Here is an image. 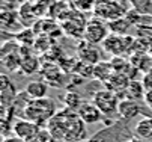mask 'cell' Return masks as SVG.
Masks as SVG:
<instances>
[{
  "label": "cell",
  "mask_w": 152,
  "mask_h": 142,
  "mask_svg": "<svg viewBox=\"0 0 152 142\" xmlns=\"http://www.w3.org/2000/svg\"><path fill=\"white\" fill-rule=\"evenodd\" d=\"M134 44V39L129 36V35H108L104 43H102V47L107 53H110L113 56H122L124 53H126Z\"/></svg>",
  "instance_id": "cell-5"
},
{
  "label": "cell",
  "mask_w": 152,
  "mask_h": 142,
  "mask_svg": "<svg viewBox=\"0 0 152 142\" xmlns=\"http://www.w3.org/2000/svg\"><path fill=\"white\" fill-rule=\"evenodd\" d=\"M41 129H42V127H39L36 123L23 118V119H18V121H15V123H14L12 132H14V135H17L18 138L24 139V141L27 142V141H30L33 136H36Z\"/></svg>",
  "instance_id": "cell-7"
},
{
  "label": "cell",
  "mask_w": 152,
  "mask_h": 142,
  "mask_svg": "<svg viewBox=\"0 0 152 142\" xmlns=\"http://www.w3.org/2000/svg\"><path fill=\"white\" fill-rule=\"evenodd\" d=\"M23 2H27V3H38L41 0H23Z\"/></svg>",
  "instance_id": "cell-31"
},
{
  "label": "cell",
  "mask_w": 152,
  "mask_h": 142,
  "mask_svg": "<svg viewBox=\"0 0 152 142\" xmlns=\"http://www.w3.org/2000/svg\"><path fill=\"white\" fill-rule=\"evenodd\" d=\"M15 39L21 44V46H33L35 41H36V38H35V33L32 29H23V30H20L18 33H15Z\"/></svg>",
  "instance_id": "cell-21"
},
{
  "label": "cell",
  "mask_w": 152,
  "mask_h": 142,
  "mask_svg": "<svg viewBox=\"0 0 152 142\" xmlns=\"http://www.w3.org/2000/svg\"><path fill=\"white\" fill-rule=\"evenodd\" d=\"M125 98H129V100H136V101H142L145 100V95H146V89L142 83V80H131L128 85V88L125 89L124 92Z\"/></svg>",
  "instance_id": "cell-15"
},
{
  "label": "cell",
  "mask_w": 152,
  "mask_h": 142,
  "mask_svg": "<svg viewBox=\"0 0 152 142\" xmlns=\"http://www.w3.org/2000/svg\"><path fill=\"white\" fill-rule=\"evenodd\" d=\"M2 64H3L5 70H8V71H12V73L20 71L21 64H23V54L18 50V52L9 53L6 56H2Z\"/></svg>",
  "instance_id": "cell-18"
},
{
  "label": "cell",
  "mask_w": 152,
  "mask_h": 142,
  "mask_svg": "<svg viewBox=\"0 0 152 142\" xmlns=\"http://www.w3.org/2000/svg\"><path fill=\"white\" fill-rule=\"evenodd\" d=\"M129 82H131V80H129V77H128L125 73H115V74L104 83V86H105L107 89H110V91L119 94V97H121V94H124L125 89L128 88Z\"/></svg>",
  "instance_id": "cell-11"
},
{
  "label": "cell",
  "mask_w": 152,
  "mask_h": 142,
  "mask_svg": "<svg viewBox=\"0 0 152 142\" xmlns=\"http://www.w3.org/2000/svg\"><path fill=\"white\" fill-rule=\"evenodd\" d=\"M96 18H101L104 21H112V20H116V18H121L125 15V11L124 8L113 0V2H104V3H96L95 5V9H94Z\"/></svg>",
  "instance_id": "cell-6"
},
{
  "label": "cell",
  "mask_w": 152,
  "mask_h": 142,
  "mask_svg": "<svg viewBox=\"0 0 152 142\" xmlns=\"http://www.w3.org/2000/svg\"><path fill=\"white\" fill-rule=\"evenodd\" d=\"M41 70V62L36 56H26L23 57V64H21V68H20V73L24 74V76H32L35 73H39Z\"/></svg>",
  "instance_id": "cell-19"
},
{
  "label": "cell",
  "mask_w": 152,
  "mask_h": 142,
  "mask_svg": "<svg viewBox=\"0 0 152 142\" xmlns=\"http://www.w3.org/2000/svg\"><path fill=\"white\" fill-rule=\"evenodd\" d=\"M77 113L86 124H96L104 118V113L96 107L94 101H83L81 106L77 109Z\"/></svg>",
  "instance_id": "cell-8"
},
{
  "label": "cell",
  "mask_w": 152,
  "mask_h": 142,
  "mask_svg": "<svg viewBox=\"0 0 152 142\" xmlns=\"http://www.w3.org/2000/svg\"><path fill=\"white\" fill-rule=\"evenodd\" d=\"M110 62H112V65H113L116 73H124L128 68V65L131 64V62H128V60L125 57H122V56H113V59L110 60Z\"/></svg>",
  "instance_id": "cell-25"
},
{
  "label": "cell",
  "mask_w": 152,
  "mask_h": 142,
  "mask_svg": "<svg viewBox=\"0 0 152 142\" xmlns=\"http://www.w3.org/2000/svg\"><path fill=\"white\" fill-rule=\"evenodd\" d=\"M104 2H113V0H96V3H104Z\"/></svg>",
  "instance_id": "cell-32"
},
{
  "label": "cell",
  "mask_w": 152,
  "mask_h": 142,
  "mask_svg": "<svg viewBox=\"0 0 152 142\" xmlns=\"http://www.w3.org/2000/svg\"><path fill=\"white\" fill-rule=\"evenodd\" d=\"M17 95H18V92H17L14 83L9 88H6L5 91H2V95H0V97H2V107H11L14 104Z\"/></svg>",
  "instance_id": "cell-23"
},
{
  "label": "cell",
  "mask_w": 152,
  "mask_h": 142,
  "mask_svg": "<svg viewBox=\"0 0 152 142\" xmlns=\"http://www.w3.org/2000/svg\"><path fill=\"white\" fill-rule=\"evenodd\" d=\"M143 101L149 107H152V91H146V95H145V100Z\"/></svg>",
  "instance_id": "cell-30"
},
{
  "label": "cell",
  "mask_w": 152,
  "mask_h": 142,
  "mask_svg": "<svg viewBox=\"0 0 152 142\" xmlns=\"http://www.w3.org/2000/svg\"><path fill=\"white\" fill-rule=\"evenodd\" d=\"M142 83L146 91H152V71H146L142 77Z\"/></svg>",
  "instance_id": "cell-27"
},
{
  "label": "cell",
  "mask_w": 152,
  "mask_h": 142,
  "mask_svg": "<svg viewBox=\"0 0 152 142\" xmlns=\"http://www.w3.org/2000/svg\"><path fill=\"white\" fill-rule=\"evenodd\" d=\"M86 24H88V23L81 21V20H75V18H72V20H65V21L62 23V30L66 33V35H69V36L83 38Z\"/></svg>",
  "instance_id": "cell-13"
},
{
  "label": "cell",
  "mask_w": 152,
  "mask_h": 142,
  "mask_svg": "<svg viewBox=\"0 0 152 142\" xmlns=\"http://www.w3.org/2000/svg\"><path fill=\"white\" fill-rule=\"evenodd\" d=\"M115 73L116 71L112 62H108V60H99L98 64L94 65V79H96V82L99 83H105Z\"/></svg>",
  "instance_id": "cell-12"
},
{
  "label": "cell",
  "mask_w": 152,
  "mask_h": 142,
  "mask_svg": "<svg viewBox=\"0 0 152 142\" xmlns=\"http://www.w3.org/2000/svg\"><path fill=\"white\" fill-rule=\"evenodd\" d=\"M2 142H26L24 139H21V138H18L17 135H11V136H8V138H3V141Z\"/></svg>",
  "instance_id": "cell-29"
},
{
  "label": "cell",
  "mask_w": 152,
  "mask_h": 142,
  "mask_svg": "<svg viewBox=\"0 0 152 142\" xmlns=\"http://www.w3.org/2000/svg\"><path fill=\"white\" fill-rule=\"evenodd\" d=\"M134 135L140 139H152V116H143L134 126Z\"/></svg>",
  "instance_id": "cell-17"
},
{
  "label": "cell",
  "mask_w": 152,
  "mask_h": 142,
  "mask_svg": "<svg viewBox=\"0 0 152 142\" xmlns=\"http://www.w3.org/2000/svg\"><path fill=\"white\" fill-rule=\"evenodd\" d=\"M107 24H108L110 32L115 33V35H128V30H129V27L133 26V21L126 15H124L121 18H116V20L108 21Z\"/></svg>",
  "instance_id": "cell-16"
},
{
  "label": "cell",
  "mask_w": 152,
  "mask_h": 142,
  "mask_svg": "<svg viewBox=\"0 0 152 142\" xmlns=\"http://www.w3.org/2000/svg\"><path fill=\"white\" fill-rule=\"evenodd\" d=\"M47 130L56 141L80 142L86 138V123L78 116L77 110L65 107L57 110L48 121Z\"/></svg>",
  "instance_id": "cell-1"
},
{
  "label": "cell",
  "mask_w": 152,
  "mask_h": 142,
  "mask_svg": "<svg viewBox=\"0 0 152 142\" xmlns=\"http://www.w3.org/2000/svg\"><path fill=\"white\" fill-rule=\"evenodd\" d=\"M140 113H142V106L139 104V101L129 100V98L121 100L119 109H118V115H119L122 119H125V121L134 119V118L139 116Z\"/></svg>",
  "instance_id": "cell-10"
},
{
  "label": "cell",
  "mask_w": 152,
  "mask_h": 142,
  "mask_svg": "<svg viewBox=\"0 0 152 142\" xmlns=\"http://www.w3.org/2000/svg\"><path fill=\"white\" fill-rule=\"evenodd\" d=\"M136 12L142 15H152V0H131Z\"/></svg>",
  "instance_id": "cell-24"
},
{
  "label": "cell",
  "mask_w": 152,
  "mask_h": 142,
  "mask_svg": "<svg viewBox=\"0 0 152 142\" xmlns=\"http://www.w3.org/2000/svg\"><path fill=\"white\" fill-rule=\"evenodd\" d=\"M108 24L101 18H95V20H91L86 24V29H84V35H83V39L88 43H92V44H102L104 39L108 36Z\"/></svg>",
  "instance_id": "cell-4"
},
{
  "label": "cell",
  "mask_w": 152,
  "mask_h": 142,
  "mask_svg": "<svg viewBox=\"0 0 152 142\" xmlns=\"http://www.w3.org/2000/svg\"><path fill=\"white\" fill-rule=\"evenodd\" d=\"M77 57L86 64H91V65H95L101 60V54H99L96 46L92 44V43H88V41H83V43L78 44Z\"/></svg>",
  "instance_id": "cell-9"
},
{
  "label": "cell",
  "mask_w": 152,
  "mask_h": 142,
  "mask_svg": "<svg viewBox=\"0 0 152 142\" xmlns=\"http://www.w3.org/2000/svg\"><path fill=\"white\" fill-rule=\"evenodd\" d=\"M18 24L20 21V17L17 11H3L2 14V27L3 30H11L12 32V24Z\"/></svg>",
  "instance_id": "cell-20"
},
{
  "label": "cell",
  "mask_w": 152,
  "mask_h": 142,
  "mask_svg": "<svg viewBox=\"0 0 152 142\" xmlns=\"http://www.w3.org/2000/svg\"><path fill=\"white\" fill-rule=\"evenodd\" d=\"M56 112H57V109L51 98H48V97L38 98V100L30 98V101L27 103V106L23 112V118L33 121L39 127H47L48 121L56 115Z\"/></svg>",
  "instance_id": "cell-2"
},
{
  "label": "cell",
  "mask_w": 152,
  "mask_h": 142,
  "mask_svg": "<svg viewBox=\"0 0 152 142\" xmlns=\"http://www.w3.org/2000/svg\"><path fill=\"white\" fill-rule=\"evenodd\" d=\"M92 101L96 104V107L104 113V116H112V115L118 113L121 97H119V94H116V92H113L110 89L102 88V89L94 92Z\"/></svg>",
  "instance_id": "cell-3"
},
{
  "label": "cell",
  "mask_w": 152,
  "mask_h": 142,
  "mask_svg": "<svg viewBox=\"0 0 152 142\" xmlns=\"http://www.w3.org/2000/svg\"><path fill=\"white\" fill-rule=\"evenodd\" d=\"M81 97L77 94V92H66L63 95V104L66 106L68 109H72V110H77L80 106H81Z\"/></svg>",
  "instance_id": "cell-22"
},
{
  "label": "cell",
  "mask_w": 152,
  "mask_h": 142,
  "mask_svg": "<svg viewBox=\"0 0 152 142\" xmlns=\"http://www.w3.org/2000/svg\"><path fill=\"white\" fill-rule=\"evenodd\" d=\"M14 82L11 80V77L8 76V74H0V91H5L6 88H9L11 85H12Z\"/></svg>",
  "instance_id": "cell-28"
},
{
  "label": "cell",
  "mask_w": 152,
  "mask_h": 142,
  "mask_svg": "<svg viewBox=\"0 0 152 142\" xmlns=\"http://www.w3.org/2000/svg\"><path fill=\"white\" fill-rule=\"evenodd\" d=\"M30 98L38 100V98H45L48 94V85L45 80H32L27 83L26 89H24Z\"/></svg>",
  "instance_id": "cell-14"
},
{
  "label": "cell",
  "mask_w": 152,
  "mask_h": 142,
  "mask_svg": "<svg viewBox=\"0 0 152 142\" xmlns=\"http://www.w3.org/2000/svg\"><path fill=\"white\" fill-rule=\"evenodd\" d=\"M56 139L51 136V133L47 130V129H41L39 132H38V135L36 136H33L30 141H27V142H54Z\"/></svg>",
  "instance_id": "cell-26"
}]
</instances>
